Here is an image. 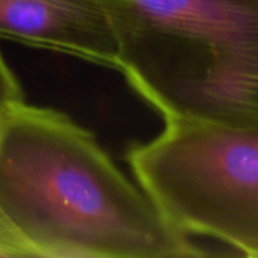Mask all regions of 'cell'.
<instances>
[{
	"label": "cell",
	"mask_w": 258,
	"mask_h": 258,
	"mask_svg": "<svg viewBox=\"0 0 258 258\" xmlns=\"http://www.w3.org/2000/svg\"><path fill=\"white\" fill-rule=\"evenodd\" d=\"M0 221L33 258L207 255L89 130L26 101L0 116Z\"/></svg>",
	"instance_id": "obj_1"
},
{
	"label": "cell",
	"mask_w": 258,
	"mask_h": 258,
	"mask_svg": "<svg viewBox=\"0 0 258 258\" xmlns=\"http://www.w3.org/2000/svg\"><path fill=\"white\" fill-rule=\"evenodd\" d=\"M116 70L163 119L258 125V0H103Z\"/></svg>",
	"instance_id": "obj_2"
},
{
	"label": "cell",
	"mask_w": 258,
	"mask_h": 258,
	"mask_svg": "<svg viewBox=\"0 0 258 258\" xmlns=\"http://www.w3.org/2000/svg\"><path fill=\"white\" fill-rule=\"evenodd\" d=\"M163 121L127 153L138 184L175 228L258 258V125Z\"/></svg>",
	"instance_id": "obj_3"
},
{
	"label": "cell",
	"mask_w": 258,
	"mask_h": 258,
	"mask_svg": "<svg viewBox=\"0 0 258 258\" xmlns=\"http://www.w3.org/2000/svg\"><path fill=\"white\" fill-rule=\"evenodd\" d=\"M0 258H33L32 252L0 221Z\"/></svg>",
	"instance_id": "obj_6"
},
{
	"label": "cell",
	"mask_w": 258,
	"mask_h": 258,
	"mask_svg": "<svg viewBox=\"0 0 258 258\" xmlns=\"http://www.w3.org/2000/svg\"><path fill=\"white\" fill-rule=\"evenodd\" d=\"M0 38L116 70L118 48L103 0H0Z\"/></svg>",
	"instance_id": "obj_4"
},
{
	"label": "cell",
	"mask_w": 258,
	"mask_h": 258,
	"mask_svg": "<svg viewBox=\"0 0 258 258\" xmlns=\"http://www.w3.org/2000/svg\"><path fill=\"white\" fill-rule=\"evenodd\" d=\"M23 101V88L0 51V116Z\"/></svg>",
	"instance_id": "obj_5"
}]
</instances>
